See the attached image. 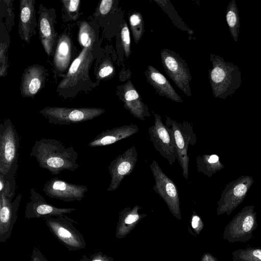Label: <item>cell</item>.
I'll return each instance as SVG.
<instances>
[{
	"label": "cell",
	"mask_w": 261,
	"mask_h": 261,
	"mask_svg": "<svg viewBox=\"0 0 261 261\" xmlns=\"http://www.w3.org/2000/svg\"><path fill=\"white\" fill-rule=\"evenodd\" d=\"M30 156L35 158L40 168L57 175L62 171H75L79 165V154L73 146L66 147L60 140L41 138L33 146Z\"/></svg>",
	"instance_id": "1"
},
{
	"label": "cell",
	"mask_w": 261,
	"mask_h": 261,
	"mask_svg": "<svg viewBox=\"0 0 261 261\" xmlns=\"http://www.w3.org/2000/svg\"><path fill=\"white\" fill-rule=\"evenodd\" d=\"M94 58V45L83 47L57 86V91L61 96L65 98L74 97L92 83L89 71Z\"/></svg>",
	"instance_id": "2"
},
{
	"label": "cell",
	"mask_w": 261,
	"mask_h": 261,
	"mask_svg": "<svg viewBox=\"0 0 261 261\" xmlns=\"http://www.w3.org/2000/svg\"><path fill=\"white\" fill-rule=\"evenodd\" d=\"M165 124L174 138L177 153V160L181 168L182 176L188 179L190 162L188 150L190 145L194 146L196 142L193 125L188 121L179 123L167 116Z\"/></svg>",
	"instance_id": "3"
},
{
	"label": "cell",
	"mask_w": 261,
	"mask_h": 261,
	"mask_svg": "<svg viewBox=\"0 0 261 261\" xmlns=\"http://www.w3.org/2000/svg\"><path fill=\"white\" fill-rule=\"evenodd\" d=\"M105 112L101 108H71L45 107L40 113L48 122L55 125L78 124L96 118Z\"/></svg>",
	"instance_id": "4"
},
{
	"label": "cell",
	"mask_w": 261,
	"mask_h": 261,
	"mask_svg": "<svg viewBox=\"0 0 261 261\" xmlns=\"http://www.w3.org/2000/svg\"><path fill=\"white\" fill-rule=\"evenodd\" d=\"M19 138L16 129L9 118L0 124V174H7L18 164Z\"/></svg>",
	"instance_id": "5"
},
{
	"label": "cell",
	"mask_w": 261,
	"mask_h": 261,
	"mask_svg": "<svg viewBox=\"0 0 261 261\" xmlns=\"http://www.w3.org/2000/svg\"><path fill=\"white\" fill-rule=\"evenodd\" d=\"M48 229L56 238L69 251L84 249L86 243L82 233L74 227L77 223L64 217H53L44 219Z\"/></svg>",
	"instance_id": "6"
},
{
	"label": "cell",
	"mask_w": 261,
	"mask_h": 261,
	"mask_svg": "<svg viewBox=\"0 0 261 261\" xmlns=\"http://www.w3.org/2000/svg\"><path fill=\"white\" fill-rule=\"evenodd\" d=\"M161 57L167 74L185 94L191 96L190 83L192 77L186 62L178 54L168 48L161 50Z\"/></svg>",
	"instance_id": "7"
},
{
	"label": "cell",
	"mask_w": 261,
	"mask_h": 261,
	"mask_svg": "<svg viewBox=\"0 0 261 261\" xmlns=\"http://www.w3.org/2000/svg\"><path fill=\"white\" fill-rule=\"evenodd\" d=\"M154 124L148 128L150 141L155 149L172 165L177 158L176 146L172 135L163 123L161 117L152 112Z\"/></svg>",
	"instance_id": "8"
},
{
	"label": "cell",
	"mask_w": 261,
	"mask_h": 261,
	"mask_svg": "<svg viewBox=\"0 0 261 261\" xmlns=\"http://www.w3.org/2000/svg\"><path fill=\"white\" fill-rule=\"evenodd\" d=\"M138 152L134 145L113 160L108 167L111 181L107 191L116 190L124 178L130 175L138 161Z\"/></svg>",
	"instance_id": "9"
},
{
	"label": "cell",
	"mask_w": 261,
	"mask_h": 261,
	"mask_svg": "<svg viewBox=\"0 0 261 261\" xmlns=\"http://www.w3.org/2000/svg\"><path fill=\"white\" fill-rule=\"evenodd\" d=\"M88 191L85 185L70 183L57 177L47 180L43 188L47 196L64 202L81 201Z\"/></svg>",
	"instance_id": "10"
},
{
	"label": "cell",
	"mask_w": 261,
	"mask_h": 261,
	"mask_svg": "<svg viewBox=\"0 0 261 261\" xmlns=\"http://www.w3.org/2000/svg\"><path fill=\"white\" fill-rule=\"evenodd\" d=\"M30 201L27 203L24 212L25 219H46L53 217H67L66 214L76 210V208L57 207L48 202L42 195L35 191L34 187L30 189Z\"/></svg>",
	"instance_id": "11"
},
{
	"label": "cell",
	"mask_w": 261,
	"mask_h": 261,
	"mask_svg": "<svg viewBox=\"0 0 261 261\" xmlns=\"http://www.w3.org/2000/svg\"><path fill=\"white\" fill-rule=\"evenodd\" d=\"M14 196H8L0 193V243L6 242L11 237L17 218V211L22 198L19 193Z\"/></svg>",
	"instance_id": "12"
},
{
	"label": "cell",
	"mask_w": 261,
	"mask_h": 261,
	"mask_svg": "<svg viewBox=\"0 0 261 261\" xmlns=\"http://www.w3.org/2000/svg\"><path fill=\"white\" fill-rule=\"evenodd\" d=\"M38 30L41 44L48 57L55 49L58 40V34L55 29L56 17L53 9L46 8L40 4L38 11Z\"/></svg>",
	"instance_id": "13"
},
{
	"label": "cell",
	"mask_w": 261,
	"mask_h": 261,
	"mask_svg": "<svg viewBox=\"0 0 261 261\" xmlns=\"http://www.w3.org/2000/svg\"><path fill=\"white\" fill-rule=\"evenodd\" d=\"M150 169L155 182L152 187L153 190L163 199L170 208H177L179 195L174 182L163 171L155 160L152 161Z\"/></svg>",
	"instance_id": "14"
},
{
	"label": "cell",
	"mask_w": 261,
	"mask_h": 261,
	"mask_svg": "<svg viewBox=\"0 0 261 261\" xmlns=\"http://www.w3.org/2000/svg\"><path fill=\"white\" fill-rule=\"evenodd\" d=\"M117 95L124 103V108L136 118L145 121L151 116L145 105L130 80L117 87Z\"/></svg>",
	"instance_id": "15"
},
{
	"label": "cell",
	"mask_w": 261,
	"mask_h": 261,
	"mask_svg": "<svg viewBox=\"0 0 261 261\" xmlns=\"http://www.w3.org/2000/svg\"><path fill=\"white\" fill-rule=\"evenodd\" d=\"M47 69L40 65L28 66L22 74L20 90L23 97L33 98L45 83Z\"/></svg>",
	"instance_id": "16"
},
{
	"label": "cell",
	"mask_w": 261,
	"mask_h": 261,
	"mask_svg": "<svg viewBox=\"0 0 261 261\" xmlns=\"http://www.w3.org/2000/svg\"><path fill=\"white\" fill-rule=\"evenodd\" d=\"M18 33L21 39L27 43L35 34L37 22L35 1L21 0L19 5Z\"/></svg>",
	"instance_id": "17"
},
{
	"label": "cell",
	"mask_w": 261,
	"mask_h": 261,
	"mask_svg": "<svg viewBox=\"0 0 261 261\" xmlns=\"http://www.w3.org/2000/svg\"><path fill=\"white\" fill-rule=\"evenodd\" d=\"M139 130V127L134 124L108 129L97 135L88 146L92 148L108 146L132 136Z\"/></svg>",
	"instance_id": "18"
},
{
	"label": "cell",
	"mask_w": 261,
	"mask_h": 261,
	"mask_svg": "<svg viewBox=\"0 0 261 261\" xmlns=\"http://www.w3.org/2000/svg\"><path fill=\"white\" fill-rule=\"evenodd\" d=\"M144 73L147 81L154 88L158 95L176 102H184L182 98L175 91L167 79L157 69L148 65Z\"/></svg>",
	"instance_id": "19"
},
{
	"label": "cell",
	"mask_w": 261,
	"mask_h": 261,
	"mask_svg": "<svg viewBox=\"0 0 261 261\" xmlns=\"http://www.w3.org/2000/svg\"><path fill=\"white\" fill-rule=\"evenodd\" d=\"M72 58V43L70 37L65 33L58 38L54 55V65L58 73L68 71Z\"/></svg>",
	"instance_id": "20"
},
{
	"label": "cell",
	"mask_w": 261,
	"mask_h": 261,
	"mask_svg": "<svg viewBox=\"0 0 261 261\" xmlns=\"http://www.w3.org/2000/svg\"><path fill=\"white\" fill-rule=\"evenodd\" d=\"M78 40L83 47L94 45L96 41L95 33L93 27L87 21H82L79 26Z\"/></svg>",
	"instance_id": "21"
},
{
	"label": "cell",
	"mask_w": 261,
	"mask_h": 261,
	"mask_svg": "<svg viewBox=\"0 0 261 261\" xmlns=\"http://www.w3.org/2000/svg\"><path fill=\"white\" fill-rule=\"evenodd\" d=\"M129 21L133 38L135 43H138L144 32V23L142 14L138 12L132 14L129 18Z\"/></svg>",
	"instance_id": "22"
},
{
	"label": "cell",
	"mask_w": 261,
	"mask_h": 261,
	"mask_svg": "<svg viewBox=\"0 0 261 261\" xmlns=\"http://www.w3.org/2000/svg\"><path fill=\"white\" fill-rule=\"evenodd\" d=\"M80 0H62L61 3L65 10V16L70 20H75L79 17Z\"/></svg>",
	"instance_id": "23"
},
{
	"label": "cell",
	"mask_w": 261,
	"mask_h": 261,
	"mask_svg": "<svg viewBox=\"0 0 261 261\" xmlns=\"http://www.w3.org/2000/svg\"><path fill=\"white\" fill-rule=\"evenodd\" d=\"M121 38L125 55L127 58H128L131 54L130 39L129 31L125 22L124 23L121 30Z\"/></svg>",
	"instance_id": "24"
},
{
	"label": "cell",
	"mask_w": 261,
	"mask_h": 261,
	"mask_svg": "<svg viewBox=\"0 0 261 261\" xmlns=\"http://www.w3.org/2000/svg\"><path fill=\"white\" fill-rule=\"evenodd\" d=\"M8 42L6 41H3L1 39V49H0V58H1V76H5L7 73L8 67V57L7 52L8 48Z\"/></svg>",
	"instance_id": "25"
},
{
	"label": "cell",
	"mask_w": 261,
	"mask_h": 261,
	"mask_svg": "<svg viewBox=\"0 0 261 261\" xmlns=\"http://www.w3.org/2000/svg\"><path fill=\"white\" fill-rule=\"evenodd\" d=\"M114 71L113 64L110 61H105L101 64L97 70V77L102 79L108 77L113 73Z\"/></svg>",
	"instance_id": "26"
},
{
	"label": "cell",
	"mask_w": 261,
	"mask_h": 261,
	"mask_svg": "<svg viewBox=\"0 0 261 261\" xmlns=\"http://www.w3.org/2000/svg\"><path fill=\"white\" fill-rule=\"evenodd\" d=\"M210 77L214 84H218L223 80L225 77V72L220 67L215 66L211 71Z\"/></svg>",
	"instance_id": "27"
},
{
	"label": "cell",
	"mask_w": 261,
	"mask_h": 261,
	"mask_svg": "<svg viewBox=\"0 0 261 261\" xmlns=\"http://www.w3.org/2000/svg\"><path fill=\"white\" fill-rule=\"evenodd\" d=\"M113 0H102L100 2L98 11L101 15H105L107 14L111 10L113 5Z\"/></svg>",
	"instance_id": "28"
},
{
	"label": "cell",
	"mask_w": 261,
	"mask_h": 261,
	"mask_svg": "<svg viewBox=\"0 0 261 261\" xmlns=\"http://www.w3.org/2000/svg\"><path fill=\"white\" fill-rule=\"evenodd\" d=\"M81 261H108L101 253L97 252L88 256L83 255Z\"/></svg>",
	"instance_id": "29"
},
{
	"label": "cell",
	"mask_w": 261,
	"mask_h": 261,
	"mask_svg": "<svg viewBox=\"0 0 261 261\" xmlns=\"http://www.w3.org/2000/svg\"><path fill=\"white\" fill-rule=\"evenodd\" d=\"M31 261H48L41 251L36 247L32 250Z\"/></svg>",
	"instance_id": "30"
},
{
	"label": "cell",
	"mask_w": 261,
	"mask_h": 261,
	"mask_svg": "<svg viewBox=\"0 0 261 261\" xmlns=\"http://www.w3.org/2000/svg\"><path fill=\"white\" fill-rule=\"evenodd\" d=\"M253 225V218L251 216H247L244 220L242 229L245 232H248L252 228Z\"/></svg>",
	"instance_id": "31"
},
{
	"label": "cell",
	"mask_w": 261,
	"mask_h": 261,
	"mask_svg": "<svg viewBox=\"0 0 261 261\" xmlns=\"http://www.w3.org/2000/svg\"><path fill=\"white\" fill-rule=\"evenodd\" d=\"M247 187L244 184H239L236 186L233 189V194L234 195L240 197L246 193Z\"/></svg>",
	"instance_id": "32"
},
{
	"label": "cell",
	"mask_w": 261,
	"mask_h": 261,
	"mask_svg": "<svg viewBox=\"0 0 261 261\" xmlns=\"http://www.w3.org/2000/svg\"><path fill=\"white\" fill-rule=\"evenodd\" d=\"M226 19L227 23L230 27H232L235 25L237 21V18L236 15L233 12H228L227 14Z\"/></svg>",
	"instance_id": "33"
},
{
	"label": "cell",
	"mask_w": 261,
	"mask_h": 261,
	"mask_svg": "<svg viewBox=\"0 0 261 261\" xmlns=\"http://www.w3.org/2000/svg\"><path fill=\"white\" fill-rule=\"evenodd\" d=\"M139 218V216L137 214H129L124 219V222L126 224H132L137 221Z\"/></svg>",
	"instance_id": "34"
},
{
	"label": "cell",
	"mask_w": 261,
	"mask_h": 261,
	"mask_svg": "<svg viewBox=\"0 0 261 261\" xmlns=\"http://www.w3.org/2000/svg\"><path fill=\"white\" fill-rule=\"evenodd\" d=\"M199 220L200 219L197 216H195L193 217L192 226L194 228H195L198 226Z\"/></svg>",
	"instance_id": "35"
},
{
	"label": "cell",
	"mask_w": 261,
	"mask_h": 261,
	"mask_svg": "<svg viewBox=\"0 0 261 261\" xmlns=\"http://www.w3.org/2000/svg\"><path fill=\"white\" fill-rule=\"evenodd\" d=\"M253 255L261 260V250L256 249L253 252Z\"/></svg>",
	"instance_id": "36"
}]
</instances>
